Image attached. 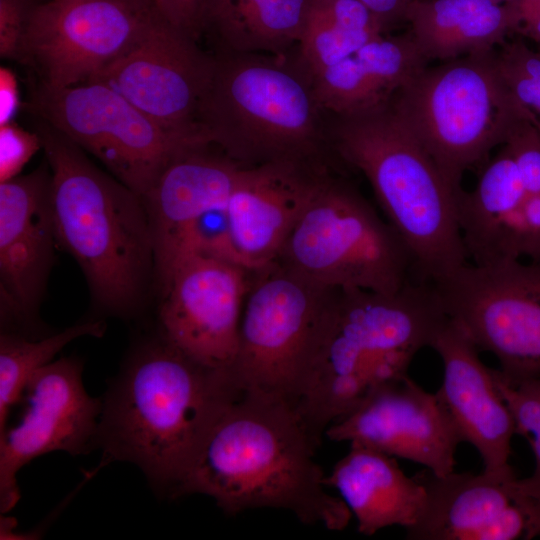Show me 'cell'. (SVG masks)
<instances>
[{
    "label": "cell",
    "instance_id": "obj_1",
    "mask_svg": "<svg viewBox=\"0 0 540 540\" xmlns=\"http://www.w3.org/2000/svg\"><path fill=\"white\" fill-rule=\"evenodd\" d=\"M241 393L230 373L195 361L159 332L132 351L102 398L101 464H135L159 494L177 498L212 427Z\"/></svg>",
    "mask_w": 540,
    "mask_h": 540
},
{
    "label": "cell",
    "instance_id": "obj_2",
    "mask_svg": "<svg viewBox=\"0 0 540 540\" xmlns=\"http://www.w3.org/2000/svg\"><path fill=\"white\" fill-rule=\"evenodd\" d=\"M318 446L295 404L241 393L212 427L177 497L209 496L229 515L284 509L304 524L343 530L352 513L327 492Z\"/></svg>",
    "mask_w": 540,
    "mask_h": 540
},
{
    "label": "cell",
    "instance_id": "obj_3",
    "mask_svg": "<svg viewBox=\"0 0 540 540\" xmlns=\"http://www.w3.org/2000/svg\"><path fill=\"white\" fill-rule=\"evenodd\" d=\"M446 318L432 283L417 278L393 293L336 290L295 404L315 440L373 389L407 375Z\"/></svg>",
    "mask_w": 540,
    "mask_h": 540
},
{
    "label": "cell",
    "instance_id": "obj_4",
    "mask_svg": "<svg viewBox=\"0 0 540 540\" xmlns=\"http://www.w3.org/2000/svg\"><path fill=\"white\" fill-rule=\"evenodd\" d=\"M35 131L51 173L58 245L80 266L100 309L132 315L155 282L143 197L94 165L80 147L46 122L38 119Z\"/></svg>",
    "mask_w": 540,
    "mask_h": 540
},
{
    "label": "cell",
    "instance_id": "obj_5",
    "mask_svg": "<svg viewBox=\"0 0 540 540\" xmlns=\"http://www.w3.org/2000/svg\"><path fill=\"white\" fill-rule=\"evenodd\" d=\"M329 147L369 182L388 223L410 250L416 278L435 282L468 260L455 189L411 133L391 99L327 113Z\"/></svg>",
    "mask_w": 540,
    "mask_h": 540
},
{
    "label": "cell",
    "instance_id": "obj_6",
    "mask_svg": "<svg viewBox=\"0 0 540 540\" xmlns=\"http://www.w3.org/2000/svg\"><path fill=\"white\" fill-rule=\"evenodd\" d=\"M197 115L200 139L244 166L316 160L327 113L297 48L284 54H213Z\"/></svg>",
    "mask_w": 540,
    "mask_h": 540
},
{
    "label": "cell",
    "instance_id": "obj_7",
    "mask_svg": "<svg viewBox=\"0 0 540 540\" xmlns=\"http://www.w3.org/2000/svg\"><path fill=\"white\" fill-rule=\"evenodd\" d=\"M497 50L426 67L391 102L398 115L455 189L466 171L484 165L515 124L533 123L508 89ZM534 124V123H533Z\"/></svg>",
    "mask_w": 540,
    "mask_h": 540
},
{
    "label": "cell",
    "instance_id": "obj_8",
    "mask_svg": "<svg viewBox=\"0 0 540 540\" xmlns=\"http://www.w3.org/2000/svg\"><path fill=\"white\" fill-rule=\"evenodd\" d=\"M331 290L393 293L416 278L402 238L349 183L325 176L277 259Z\"/></svg>",
    "mask_w": 540,
    "mask_h": 540
},
{
    "label": "cell",
    "instance_id": "obj_9",
    "mask_svg": "<svg viewBox=\"0 0 540 540\" xmlns=\"http://www.w3.org/2000/svg\"><path fill=\"white\" fill-rule=\"evenodd\" d=\"M255 272L231 375L242 393L271 395L296 404L315 338L336 290L313 283L278 260Z\"/></svg>",
    "mask_w": 540,
    "mask_h": 540
},
{
    "label": "cell",
    "instance_id": "obj_10",
    "mask_svg": "<svg viewBox=\"0 0 540 540\" xmlns=\"http://www.w3.org/2000/svg\"><path fill=\"white\" fill-rule=\"evenodd\" d=\"M431 283L447 318L497 358L504 382L540 377V262H467Z\"/></svg>",
    "mask_w": 540,
    "mask_h": 540
},
{
    "label": "cell",
    "instance_id": "obj_11",
    "mask_svg": "<svg viewBox=\"0 0 540 540\" xmlns=\"http://www.w3.org/2000/svg\"><path fill=\"white\" fill-rule=\"evenodd\" d=\"M29 109L142 197L171 158L195 142L171 135L101 82L66 88L39 83Z\"/></svg>",
    "mask_w": 540,
    "mask_h": 540
},
{
    "label": "cell",
    "instance_id": "obj_12",
    "mask_svg": "<svg viewBox=\"0 0 540 540\" xmlns=\"http://www.w3.org/2000/svg\"><path fill=\"white\" fill-rule=\"evenodd\" d=\"M157 16L152 0H43L31 14L19 61L51 88L90 82Z\"/></svg>",
    "mask_w": 540,
    "mask_h": 540
},
{
    "label": "cell",
    "instance_id": "obj_13",
    "mask_svg": "<svg viewBox=\"0 0 540 540\" xmlns=\"http://www.w3.org/2000/svg\"><path fill=\"white\" fill-rule=\"evenodd\" d=\"M214 55L198 40L159 16L117 60L90 82L116 90L164 130L183 141H202L197 131L200 103Z\"/></svg>",
    "mask_w": 540,
    "mask_h": 540
},
{
    "label": "cell",
    "instance_id": "obj_14",
    "mask_svg": "<svg viewBox=\"0 0 540 540\" xmlns=\"http://www.w3.org/2000/svg\"><path fill=\"white\" fill-rule=\"evenodd\" d=\"M82 361L62 357L38 370L19 401L14 425L0 433V511L7 513L20 499L17 473L49 452L73 456L96 448L102 398L90 396L82 381Z\"/></svg>",
    "mask_w": 540,
    "mask_h": 540
},
{
    "label": "cell",
    "instance_id": "obj_15",
    "mask_svg": "<svg viewBox=\"0 0 540 540\" xmlns=\"http://www.w3.org/2000/svg\"><path fill=\"white\" fill-rule=\"evenodd\" d=\"M248 272L210 256L183 261L160 292L159 332L195 361L231 374Z\"/></svg>",
    "mask_w": 540,
    "mask_h": 540
},
{
    "label": "cell",
    "instance_id": "obj_16",
    "mask_svg": "<svg viewBox=\"0 0 540 540\" xmlns=\"http://www.w3.org/2000/svg\"><path fill=\"white\" fill-rule=\"evenodd\" d=\"M324 434L416 462L439 476L454 471L457 447L464 442L437 392L408 375L373 389Z\"/></svg>",
    "mask_w": 540,
    "mask_h": 540
},
{
    "label": "cell",
    "instance_id": "obj_17",
    "mask_svg": "<svg viewBox=\"0 0 540 540\" xmlns=\"http://www.w3.org/2000/svg\"><path fill=\"white\" fill-rule=\"evenodd\" d=\"M46 162L0 183V289L4 332L38 329L37 311L58 244Z\"/></svg>",
    "mask_w": 540,
    "mask_h": 540
},
{
    "label": "cell",
    "instance_id": "obj_18",
    "mask_svg": "<svg viewBox=\"0 0 540 540\" xmlns=\"http://www.w3.org/2000/svg\"><path fill=\"white\" fill-rule=\"evenodd\" d=\"M243 166L212 144L192 142L171 158L143 196L160 291L175 268L191 257L199 219L228 202Z\"/></svg>",
    "mask_w": 540,
    "mask_h": 540
},
{
    "label": "cell",
    "instance_id": "obj_19",
    "mask_svg": "<svg viewBox=\"0 0 540 540\" xmlns=\"http://www.w3.org/2000/svg\"><path fill=\"white\" fill-rule=\"evenodd\" d=\"M325 172L316 160L282 159L243 166L227 204L230 234L249 271L275 262Z\"/></svg>",
    "mask_w": 540,
    "mask_h": 540
},
{
    "label": "cell",
    "instance_id": "obj_20",
    "mask_svg": "<svg viewBox=\"0 0 540 540\" xmlns=\"http://www.w3.org/2000/svg\"><path fill=\"white\" fill-rule=\"evenodd\" d=\"M429 347L443 363V382L437 394L458 426L463 441L480 454L483 472L500 480L516 478L509 464L515 422L498 391L493 369L484 365L478 348L449 318Z\"/></svg>",
    "mask_w": 540,
    "mask_h": 540
},
{
    "label": "cell",
    "instance_id": "obj_21",
    "mask_svg": "<svg viewBox=\"0 0 540 540\" xmlns=\"http://www.w3.org/2000/svg\"><path fill=\"white\" fill-rule=\"evenodd\" d=\"M424 487L418 520L406 529L411 540H513L528 534V516L515 500L514 479L482 472L436 475L425 468L414 476Z\"/></svg>",
    "mask_w": 540,
    "mask_h": 540
},
{
    "label": "cell",
    "instance_id": "obj_22",
    "mask_svg": "<svg viewBox=\"0 0 540 540\" xmlns=\"http://www.w3.org/2000/svg\"><path fill=\"white\" fill-rule=\"evenodd\" d=\"M411 33L385 34L313 76L315 91L328 114H348L390 100L428 64Z\"/></svg>",
    "mask_w": 540,
    "mask_h": 540
},
{
    "label": "cell",
    "instance_id": "obj_23",
    "mask_svg": "<svg viewBox=\"0 0 540 540\" xmlns=\"http://www.w3.org/2000/svg\"><path fill=\"white\" fill-rule=\"evenodd\" d=\"M324 482L339 492L366 536L394 525L408 529L423 509L421 483L408 477L395 457L358 443H350Z\"/></svg>",
    "mask_w": 540,
    "mask_h": 540
},
{
    "label": "cell",
    "instance_id": "obj_24",
    "mask_svg": "<svg viewBox=\"0 0 540 540\" xmlns=\"http://www.w3.org/2000/svg\"><path fill=\"white\" fill-rule=\"evenodd\" d=\"M406 22L423 55L443 62L501 46L518 33L520 14L517 0H415Z\"/></svg>",
    "mask_w": 540,
    "mask_h": 540
},
{
    "label": "cell",
    "instance_id": "obj_25",
    "mask_svg": "<svg viewBox=\"0 0 540 540\" xmlns=\"http://www.w3.org/2000/svg\"><path fill=\"white\" fill-rule=\"evenodd\" d=\"M312 0H204L200 37L212 54H284L297 48Z\"/></svg>",
    "mask_w": 540,
    "mask_h": 540
},
{
    "label": "cell",
    "instance_id": "obj_26",
    "mask_svg": "<svg viewBox=\"0 0 540 540\" xmlns=\"http://www.w3.org/2000/svg\"><path fill=\"white\" fill-rule=\"evenodd\" d=\"M527 192L508 150L487 161L472 191L459 195L458 220L468 260L486 264L511 213Z\"/></svg>",
    "mask_w": 540,
    "mask_h": 540
},
{
    "label": "cell",
    "instance_id": "obj_27",
    "mask_svg": "<svg viewBox=\"0 0 540 540\" xmlns=\"http://www.w3.org/2000/svg\"><path fill=\"white\" fill-rule=\"evenodd\" d=\"M387 31L357 0H312L297 53L314 76Z\"/></svg>",
    "mask_w": 540,
    "mask_h": 540
},
{
    "label": "cell",
    "instance_id": "obj_28",
    "mask_svg": "<svg viewBox=\"0 0 540 540\" xmlns=\"http://www.w3.org/2000/svg\"><path fill=\"white\" fill-rule=\"evenodd\" d=\"M106 324L91 320L38 338L4 332L0 336V433L7 427L12 409L19 404L30 378L71 341L102 337Z\"/></svg>",
    "mask_w": 540,
    "mask_h": 540
},
{
    "label": "cell",
    "instance_id": "obj_29",
    "mask_svg": "<svg viewBox=\"0 0 540 540\" xmlns=\"http://www.w3.org/2000/svg\"><path fill=\"white\" fill-rule=\"evenodd\" d=\"M495 383L515 422L516 433L529 440L535 457L533 473L524 479H515L516 490L540 502V377L515 385L504 382L493 369Z\"/></svg>",
    "mask_w": 540,
    "mask_h": 540
},
{
    "label": "cell",
    "instance_id": "obj_30",
    "mask_svg": "<svg viewBox=\"0 0 540 540\" xmlns=\"http://www.w3.org/2000/svg\"><path fill=\"white\" fill-rule=\"evenodd\" d=\"M496 53L508 89L540 131V46L533 50L523 39L515 38L502 44Z\"/></svg>",
    "mask_w": 540,
    "mask_h": 540
},
{
    "label": "cell",
    "instance_id": "obj_31",
    "mask_svg": "<svg viewBox=\"0 0 540 540\" xmlns=\"http://www.w3.org/2000/svg\"><path fill=\"white\" fill-rule=\"evenodd\" d=\"M521 257L540 262V193L527 194L511 213L486 264Z\"/></svg>",
    "mask_w": 540,
    "mask_h": 540
},
{
    "label": "cell",
    "instance_id": "obj_32",
    "mask_svg": "<svg viewBox=\"0 0 540 540\" xmlns=\"http://www.w3.org/2000/svg\"><path fill=\"white\" fill-rule=\"evenodd\" d=\"M503 146L520 173L527 194L540 193V131L529 120L518 121Z\"/></svg>",
    "mask_w": 540,
    "mask_h": 540
},
{
    "label": "cell",
    "instance_id": "obj_33",
    "mask_svg": "<svg viewBox=\"0 0 540 540\" xmlns=\"http://www.w3.org/2000/svg\"><path fill=\"white\" fill-rule=\"evenodd\" d=\"M40 149L42 142L36 131H27L15 121L0 125V183L19 176Z\"/></svg>",
    "mask_w": 540,
    "mask_h": 540
},
{
    "label": "cell",
    "instance_id": "obj_34",
    "mask_svg": "<svg viewBox=\"0 0 540 540\" xmlns=\"http://www.w3.org/2000/svg\"><path fill=\"white\" fill-rule=\"evenodd\" d=\"M39 0H0V55L20 59L26 29Z\"/></svg>",
    "mask_w": 540,
    "mask_h": 540
},
{
    "label": "cell",
    "instance_id": "obj_35",
    "mask_svg": "<svg viewBox=\"0 0 540 540\" xmlns=\"http://www.w3.org/2000/svg\"><path fill=\"white\" fill-rule=\"evenodd\" d=\"M152 1L158 16L163 21L199 41V22L204 0Z\"/></svg>",
    "mask_w": 540,
    "mask_h": 540
},
{
    "label": "cell",
    "instance_id": "obj_36",
    "mask_svg": "<svg viewBox=\"0 0 540 540\" xmlns=\"http://www.w3.org/2000/svg\"><path fill=\"white\" fill-rule=\"evenodd\" d=\"M20 108L18 83L15 74L6 67L0 69V125L14 121Z\"/></svg>",
    "mask_w": 540,
    "mask_h": 540
},
{
    "label": "cell",
    "instance_id": "obj_37",
    "mask_svg": "<svg viewBox=\"0 0 540 540\" xmlns=\"http://www.w3.org/2000/svg\"><path fill=\"white\" fill-rule=\"evenodd\" d=\"M368 7L387 30L406 21L410 5L415 0H357Z\"/></svg>",
    "mask_w": 540,
    "mask_h": 540
},
{
    "label": "cell",
    "instance_id": "obj_38",
    "mask_svg": "<svg viewBox=\"0 0 540 540\" xmlns=\"http://www.w3.org/2000/svg\"><path fill=\"white\" fill-rule=\"evenodd\" d=\"M520 27L517 34L540 46V0H517Z\"/></svg>",
    "mask_w": 540,
    "mask_h": 540
},
{
    "label": "cell",
    "instance_id": "obj_39",
    "mask_svg": "<svg viewBox=\"0 0 540 540\" xmlns=\"http://www.w3.org/2000/svg\"><path fill=\"white\" fill-rule=\"evenodd\" d=\"M494 2L496 3H507V2H512V1H516V0H493Z\"/></svg>",
    "mask_w": 540,
    "mask_h": 540
}]
</instances>
